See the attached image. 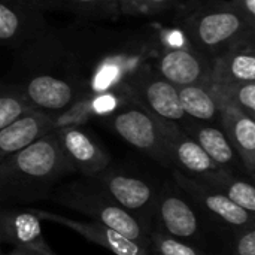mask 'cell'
I'll list each match as a JSON object with an SVG mask.
<instances>
[{"mask_svg": "<svg viewBox=\"0 0 255 255\" xmlns=\"http://www.w3.org/2000/svg\"><path fill=\"white\" fill-rule=\"evenodd\" d=\"M75 173L54 130L0 163V205H25L51 197L55 185Z\"/></svg>", "mask_w": 255, "mask_h": 255, "instance_id": "6da1fadb", "label": "cell"}, {"mask_svg": "<svg viewBox=\"0 0 255 255\" xmlns=\"http://www.w3.org/2000/svg\"><path fill=\"white\" fill-rule=\"evenodd\" d=\"M181 108L188 118L220 126V111L217 99L209 85L178 87Z\"/></svg>", "mask_w": 255, "mask_h": 255, "instance_id": "7402d4cb", "label": "cell"}, {"mask_svg": "<svg viewBox=\"0 0 255 255\" xmlns=\"http://www.w3.org/2000/svg\"><path fill=\"white\" fill-rule=\"evenodd\" d=\"M30 111L31 108L18 85L0 84V130Z\"/></svg>", "mask_w": 255, "mask_h": 255, "instance_id": "cb8c5ba5", "label": "cell"}, {"mask_svg": "<svg viewBox=\"0 0 255 255\" xmlns=\"http://www.w3.org/2000/svg\"><path fill=\"white\" fill-rule=\"evenodd\" d=\"M126 99L120 102L108 123L114 133L124 142L148 155L164 167H169L166 137H164V118L149 112L145 106L136 102L126 90Z\"/></svg>", "mask_w": 255, "mask_h": 255, "instance_id": "277c9868", "label": "cell"}, {"mask_svg": "<svg viewBox=\"0 0 255 255\" xmlns=\"http://www.w3.org/2000/svg\"><path fill=\"white\" fill-rule=\"evenodd\" d=\"M0 253H1V251H0Z\"/></svg>", "mask_w": 255, "mask_h": 255, "instance_id": "f546056e", "label": "cell"}, {"mask_svg": "<svg viewBox=\"0 0 255 255\" xmlns=\"http://www.w3.org/2000/svg\"><path fill=\"white\" fill-rule=\"evenodd\" d=\"M230 3L245 16L248 22L255 25V0H230Z\"/></svg>", "mask_w": 255, "mask_h": 255, "instance_id": "83f0119b", "label": "cell"}, {"mask_svg": "<svg viewBox=\"0 0 255 255\" xmlns=\"http://www.w3.org/2000/svg\"><path fill=\"white\" fill-rule=\"evenodd\" d=\"M221 196L227 197L250 214H255V188L251 181L244 179L241 175L227 169H217L202 176L194 178Z\"/></svg>", "mask_w": 255, "mask_h": 255, "instance_id": "ffe728a7", "label": "cell"}, {"mask_svg": "<svg viewBox=\"0 0 255 255\" xmlns=\"http://www.w3.org/2000/svg\"><path fill=\"white\" fill-rule=\"evenodd\" d=\"M39 10L66 12L84 18L114 19L120 15V0H30Z\"/></svg>", "mask_w": 255, "mask_h": 255, "instance_id": "44dd1931", "label": "cell"}, {"mask_svg": "<svg viewBox=\"0 0 255 255\" xmlns=\"http://www.w3.org/2000/svg\"><path fill=\"white\" fill-rule=\"evenodd\" d=\"M58 145L75 173L93 178L111 166L106 149L82 127L63 126L54 130Z\"/></svg>", "mask_w": 255, "mask_h": 255, "instance_id": "8fae6325", "label": "cell"}, {"mask_svg": "<svg viewBox=\"0 0 255 255\" xmlns=\"http://www.w3.org/2000/svg\"><path fill=\"white\" fill-rule=\"evenodd\" d=\"M178 22L190 46L209 58L255 34V25L227 0H191Z\"/></svg>", "mask_w": 255, "mask_h": 255, "instance_id": "7a4b0ae2", "label": "cell"}, {"mask_svg": "<svg viewBox=\"0 0 255 255\" xmlns=\"http://www.w3.org/2000/svg\"><path fill=\"white\" fill-rule=\"evenodd\" d=\"M164 137L170 169L179 170L190 178L220 169L178 123L164 120Z\"/></svg>", "mask_w": 255, "mask_h": 255, "instance_id": "9a60e30c", "label": "cell"}, {"mask_svg": "<svg viewBox=\"0 0 255 255\" xmlns=\"http://www.w3.org/2000/svg\"><path fill=\"white\" fill-rule=\"evenodd\" d=\"M54 128L52 115L37 111L24 114L0 130V163Z\"/></svg>", "mask_w": 255, "mask_h": 255, "instance_id": "d6986e66", "label": "cell"}, {"mask_svg": "<svg viewBox=\"0 0 255 255\" xmlns=\"http://www.w3.org/2000/svg\"><path fill=\"white\" fill-rule=\"evenodd\" d=\"M88 179L108 193L120 206L136 217L151 232L160 188L143 176L109 167Z\"/></svg>", "mask_w": 255, "mask_h": 255, "instance_id": "8992f818", "label": "cell"}, {"mask_svg": "<svg viewBox=\"0 0 255 255\" xmlns=\"http://www.w3.org/2000/svg\"><path fill=\"white\" fill-rule=\"evenodd\" d=\"M209 87L232 102L235 106L255 118V82L235 84H209Z\"/></svg>", "mask_w": 255, "mask_h": 255, "instance_id": "d4e9b609", "label": "cell"}, {"mask_svg": "<svg viewBox=\"0 0 255 255\" xmlns=\"http://www.w3.org/2000/svg\"><path fill=\"white\" fill-rule=\"evenodd\" d=\"M149 254L151 255H215L205 248L176 239L160 229L151 226L149 232Z\"/></svg>", "mask_w": 255, "mask_h": 255, "instance_id": "603a6c76", "label": "cell"}, {"mask_svg": "<svg viewBox=\"0 0 255 255\" xmlns=\"http://www.w3.org/2000/svg\"><path fill=\"white\" fill-rule=\"evenodd\" d=\"M178 0H120V13L130 16H151L170 9Z\"/></svg>", "mask_w": 255, "mask_h": 255, "instance_id": "484cf974", "label": "cell"}, {"mask_svg": "<svg viewBox=\"0 0 255 255\" xmlns=\"http://www.w3.org/2000/svg\"><path fill=\"white\" fill-rule=\"evenodd\" d=\"M212 58L191 46H169L155 61V70L175 87L209 85Z\"/></svg>", "mask_w": 255, "mask_h": 255, "instance_id": "7c38bea8", "label": "cell"}, {"mask_svg": "<svg viewBox=\"0 0 255 255\" xmlns=\"http://www.w3.org/2000/svg\"><path fill=\"white\" fill-rule=\"evenodd\" d=\"M178 124L196 143H199V146L209 155V158L217 166L227 169L230 172H235V173L238 172L245 173L239 157L236 155L235 149L232 148L229 139L226 137L220 126L196 121L188 117Z\"/></svg>", "mask_w": 255, "mask_h": 255, "instance_id": "ac0fdd59", "label": "cell"}, {"mask_svg": "<svg viewBox=\"0 0 255 255\" xmlns=\"http://www.w3.org/2000/svg\"><path fill=\"white\" fill-rule=\"evenodd\" d=\"M31 111L48 115H58L72 108L84 97V84L76 78H64L52 73H39L27 79L24 84H16Z\"/></svg>", "mask_w": 255, "mask_h": 255, "instance_id": "9c48e42d", "label": "cell"}, {"mask_svg": "<svg viewBox=\"0 0 255 255\" xmlns=\"http://www.w3.org/2000/svg\"><path fill=\"white\" fill-rule=\"evenodd\" d=\"M212 90V88H211ZM220 111V127L239 157L245 173H255V118L212 90Z\"/></svg>", "mask_w": 255, "mask_h": 255, "instance_id": "4fadbf2b", "label": "cell"}, {"mask_svg": "<svg viewBox=\"0 0 255 255\" xmlns=\"http://www.w3.org/2000/svg\"><path fill=\"white\" fill-rule=\"evenodd\" d=\"M172 178L179 190L199 211L202 218L208 220L211 224H217L220 229H226L232 235L238 230L255 227L254 214L242 209L203 182L175 169H172Z\"/></svg>", "mask_w": 255, "mask_h": 255, "instance_id": "5b68a950", "label": "cell"}, {"mask_svg": "<svg viewBox=\"0 0 255 255\" xmlns=\"http://www.w3.org/2000/svg\"><path fill=\"white\" fill-rule=\"evenodd\" d=\"M229 255H255V227L238 230L227 245Z\"/></svg>", "mask_w": 255, "mask_h": 255, "instance_id": "4316f807", "label": "cell"}, {"mask_svg": "<svg viewBox=\"0 0 255 255\" xmlns=\"http://www.w3.org/2000/svg\"><path fill=\"white\" fill-rule=\"evenodd\" d=\"M152 226L161 232L202 247L205 239V221L188 197L173 182L158 191L154 208ZM203 248V247H202Z\"/></svg>", "mask_w": 255, "mask_h": 255, "instance_id": "52a82bcc", "label": "cell"}, {"mask_svg": "<svg viewBox=\"0 0 255 255\" xmlns=\"http://www.w3.org/2000/svg\"><path fill=\"white\" fill-rule=\"evenodd\" d=\"M255 82L254 34L247 36L212 58L211 84Z\"/></svg>", "mask_w": 255, "mask_h": 255, "instance_id": "e0dca14e", "label": "cell"}, {"mask_svg": "<svg viewBox=\"0 0 255 255\" xmlns=\"http://www.w3.org/2000/svg\"><path fill=\"white\" fill-rule=\"evenodd\" d=\"M0 255H55V254H45L37 250L31 248H12L9 253H0Z\"/></svg>", "mask_w": 255, "mask_h": 255, "instance_id": "f1b7e54d", "label": "cell"}, {"mask_svg": "<svg viewBox=\"0 0 255 255\" xmlns=\"http://www.w3.org/2000/svg\"><path fill=\"white\" fill-rule=\"evenodd\" d=\"M31 248L45 254H55L43 238L42 220L31 208L0 205V245Z\"/></svg>", "mask_w": 255, "mask_h": 255, "instance_id": "5bb4252c", "label": "cell"}, {"mask_svg": "<svg viewBox=\"0 0 255 255\" xmlns=\"http://www.w3.org/2000/svg\"><path fill=\"white\" fill-rule=\"evenodd\" d=\"M51 199L67 209L84 214L90 220L118 232L149 253V229L120 206L91 179L85 178V181L57 188L52 191Z\"/></svg>", "mask_w": 255, "mask_h": 255, "instance_id": "3957f363", "label": "cell"}, {"mask_svg": "<svg viewBox=\"0 0 255 255\" xmlns=\"http://www.w3.org/2000/svg\"><path fill=\"white\" fill-rule=\"evenodd\" d=\"M45 13L30 0H0V45L22 48L46 37Z\"/></svg>", "mask_w": 255, "mask_h": 255, "instance_id": "30bf717a", "label": "cell"}, {"mask_svg": "<svg viewBox=\"0 0 255 255\" xmlns=\"http://www.w3.org/2000/svg\"><path fill=\"white\" fill-rule=\"evenodd\" d=\"M128 94L154 115L181 123L187 118L181 108L178 87L164 79L152 66H142L126 82Z\"/></svg>", "mask_w": 255, "mask_h": 255, "instance_id": "ba28073f", "label": "cell"}, {"mask_svg": "<svg viewBox=\"0 0 255 255\" xmlns=\"http://www.w3.org/2000/svg\"><path fill=\"white\" fill-rule=\"evenodd\" d=\"M31 209L42 221H49V223H55L63 227H67L76 232L79 236L85 238L87 241L108 250L114 255H149L146 250H143L136 242L127 239L126 236L120 235L118 232L97 221H93V220L79 221V220H72L69 217H64V215H60L46 209H39V208H31Z\"/></svg>", "mask_w": 255, "mask_h": 255, "instance_id": "2e32d148", "label": "cell"}]
</instances>
